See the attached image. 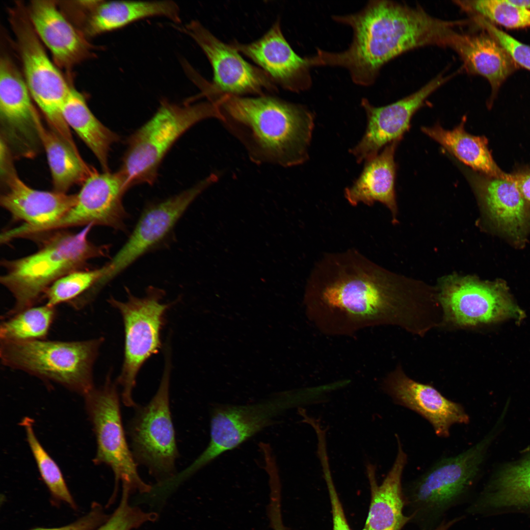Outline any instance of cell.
I'll use <instances>...</instances> for the list:
<instances>
[{
    "instance_id": "1",
    "label": "cell",
    "mask_w": 530,
    "mask_h": 530,
    "mask_svg": "<svg viewBox=\"0 0 530 530\" xmlns=\"http://www.w3.org/2000/svg\"><path fill=\"white\" fill-rule=\"evenodd\" d=\"M304 304L308 319L329 336L392 325L423 337L438 322L431 302L405 294L385 270L353 249L327 254L316 264Z\"/></svg>"
},
{
    "instance_id": "2",
    "label": "cell",
    "mask_w": 530,
    "mask_h": 530,
    "mask_svg": "<svg viewBox=\"0 0 530 530\" xmlns=\"http://www.w3.org/2000/svg\"><path fill=\"white\" fill-rule=\"evenodd\" d=\"M333 19L352 28L351 43L340 52L318 48L308 57L309 65L344 68L353 82L365 86L372 84L381 67L401 53L429 45L442 46L449 29L447 21L421 8L384 0L370 1L358 12Z\"/></svg>"
},
{
    "instance_id": "3",
    "label": "cell",
    "mask_w": 530,
    "mask_h": 530,
    "mask_svg": "<svg viewBox=\"0 0 530 530\" xmlns=\"http://www.w3.org/2000/svg\"><path fill=\"white\" fill-rule=\"evenodd\" d=\"M212 100L218 106L220 121L252 161L291 167L308 159L314 114L306 106L268 94H219Z\"/></svg>"
},
{
    "instance_id": "4",
    "label": "cell",
    "mask_w": 530,
    "mask_h": 530,
    "mask_svg": "<svg viewBox=\"0 0 530 530\" xmlns=\"http://www.w3.org/2000/svg\"><path fill=\"white\" fill-rule=\"evenodd\" d=\"M93 227L88 225L77 233H55L40 241L36 252L1 260L5 272L0 283L14 299L13 307L4 316L36 306L57 280L72 272L88 269L91 259L107 256V245L95 244L89 239Z\"/></svg>"
},
{
    "instance_id": "5",
    "label": "cell",
    "mask_w": 530,
    "mask_h": 530,
    "mask_svg": "<svg viewBox=\"0 0 530 530\" xmlns=\"http://www.w3.org/2000/svg\"><path fill=\"white\" fill-rule=\"evenodd\" d=\"M220 119L217 105L209 101L179 105L162 99L153 116L129 138L119 171L127 189L153 185L162 159L176 140L197 123Z\"/></svg>"
},
{
    "instance_id": "6",
    "label": "cell",
    "mask_w": 530,
    "mask_h": 530,
    "mask_svg": "<svg viewBox=\"0 0 530 530\" xmlns=\"http://www.w3.org/2000/svg\"><path fill=\"white\" fill-rule=\"evenodd\" d=\"M103 338L0 342L3 365L51 381L84 396L95 387L93 371Z\"/></svg>"
},
{
    "instance_id": "7",
    "label": "cell",
    "mask_w": 530,
    "mask_h": 530,
    "mask_svg": "<svg viewBox=\"0 0 530 530\" xmlns=\"http://www.w3.org/2000/svg\"><path fill=\"white\" fill-rule=\"evenodd\" d=\"M493 436L490 433L463 452L441 459L410 485L403 494L411 520L434 523L467 495Z\"/></svg>"
},
{
    "instance_id": "8",
    "label": "cell",
    "mask_w": 530,
    "mask_h": 530,
    "mask_svg": "<svg viewBox=\"0 0 530 530\" xmlns=\"http://www.w3.org/2000/svg\"><path fill=\"white\" fill-rule=\"evenodd\" d=\"M10 13L25 80L31 96L42 111L51 130L74 150H77L70 128L62 113L71 87L47 55L31 25L26 8L22 4H17Z\"/></svg>"
},
{
    "instance_id": "9",
    "label": "cell",
    "mask_w": 530,
    "mask_h": 530,
    "mask_svg": "<svg viewBox=\"0 0 530 530\" xmlns=\"http://www.w3.org/2000/svg\"><path fill=\"white\" fill-rule=\"evenodd\" d=\"M109 375L104 384L94 388L85 395V407L97 441L96 464H105L112 470L115 486L110 500L113 501L119 484L130 495L146 493L152 486L140 477L137 463L127 442L121 419L117 386Z\"/></svg>"
},
{
    "instance_id": "10",
    "label": "cell",
    "mask_w": 530,
    "mask_h": 530,
    "mask_svg": "<svg viewBox=\"0 0 530 530\" xmlns=\"http://www.w3.org/2000/svg\"><path fill=\"white\" fill-rule=\"evenodd\" d=\"M127 292L125 302L113 297L107 301L120 312L124 326V358L117 382L122 389L124 405L135 407L132 393L137 374L145 362L161 347V330L171 304L162 303L164 292L154 287H149L142 297Z\"/></svg>"
},
{
    "instance_id": "11",
    "label": "cell",
    "mask_w": 530,
    "mask_h": 530,
    "mask_svg": "<svg viewBox=\"0 0 530 530\" xmlns=\"http://www.w3.org/2000/svg\"><path fill=\"white\" fill-rule=\"evenodd\" d=\"M170 361L167 357L158 390L146 405L137 407L128 434L133 456L160 483L175 477L178 455L169 403Z\"/></svg>"
},
{
    "instance_id": "12",
    "label": "cell",
    "mask_w": 530,
    "mask_h": 530,
    "mask_svg": "<svg viewBox=\"0 0 530 530\" xmlns=\"http://www.w3.org/2000/svg\"><path fill=\"white\" fill-rule=\"evenodd\" d=\"M442 313L440 326L463 329L514 318L521 320L524 312L500 284L469 278L448 279L437 297Z\"/></svg>"
},
{
    "instance_id": "13",
    "label": "cell",
    "mask_w": 530,
    "mask_h": 530,
    "mask_svg": "<svg viewBox=\"0 0 530 530\" xmlns=\"http://www.w3.org/2000/svg\"><path fill=\"white\" fill-rule=\"evenodd\" d=\"M183 31L198 45L213 71L212 82L204 80L199 88L204 97L216 94L260 96L274 94L277 86L258 66L246 61L230 44L214 36L197 21L193 20Z\"/></svg>"
},
{
    "instance_id": "14",
    "label": "cell",
    "mask_w": 530,
    "mask_h": 530,
    "mask_svg": "<svg viewBox=\"0 0 530 530\" xmlns=\"http://www.w3.org/2000/svg\"><path fill=\"white\" fill-rule=\"evenodd\" d=\"M290 405L286 396L254 404L217 405L212 411L210 439L204 450L182 474L187 477L226 451L271 424Z\"/></svg>"
},
{
    "instance_id": "15",
    "label": "cell",
    "mask_w": 530,
    "mask_h": 530,
    "mask_svg": "<svg viewBox=\"0 0 530 530\" xmlns=\"http://www.w3.org/2000/svg\"><path fill=\"white\" fill-rule=\"evenodd\" d=\"M217 180L218 176L212 174L192 187L147 208L126 243L105 265V273L98 284V288L102 289L160 241L192 202Z\"/></svg>"
},
{
    "instance_id": "16",
    "label": "cell",
    "mask_w": 530,
    "mask_h": 530,
    "mask_svg": "<svg viewBox=\"0 0 530 530\" xmlns=\"http://www.w3.org/2000/svg\"><path fill=\"white\" fill-rule=\"evenodd\" d=\"M127 190L119 171L96 170L82 184L75 205L61 219L43 226L41 231L52 234L89 225L124 230L127 213L122 199Z\"/></svg>"
},
{
    "instance_id": "17",
    "label": "cell",
    "mask_w": 530,
    "mask_h": 530,
    "mask_svg": "<svg viewBox=\"0 0 530 530\" xmlns=\"http://www.w3.org/2000/svg\"><path fill=\"white\" fill-rule=\"evenodd\" d=\"M26 81L8 58L0 61L1 135L13 154L31 158L40 141L37 122L40 117L33 106Z\"/></svg>"
},
{
    "instance_id": "18",
    "label": "cell",
    "mask_w": 530,
    "mask_h": 530,
    "mask_svg": "<svg viewBox=\"0 0 530 530\" xmlns=\"http://www.w3.org/2000/svg\"><path fill=\"white\" fill-rule=\"evenodd\" d=\"M454 75H439L415 93L385 106L376 107L362 99L367 125L361 140L349 151L357 162L373 158L383 146L400 141L409 129L412 116L426 98Z\"/></svg>"
},
{
    "instance_id": "19",
    "label": "cell",
    "mask_w": 530,
    "mask_h": 530,
    "mask_svg": "<svg viewBox=\"0 0 530 530\" xmlns=\"http://www.w3.org/2000/svg\"><path fill=\"white\" fill-rule=\"evenodd\" d=\"M230 44L256 64L276 86L297 93L311 86L307 57H301L292 49L282 31L279 19L259 39L249 43L234 40Z\"/></svg>"
},
{
    "instance_id": "20",
    "label": "cell",
    "mask_w": 530,
    "mask_h": 530,
    "mask_svg": "<svg viewBox=\"0 0 530 530\" xmlns=\"http://www.w3.org/2000/svg\"><path fill=\"white\" fill-rule=\"evenodd\" d=\"M381 388L395 403L427 420L439 437H447L453 424H467L469 421L461 404L447 399L433 386L411 379L400 365L384 378Z\"/></svg>"
},
{
    "instance_id": "21",
    "label": "cell",
    "mask_w": 530,
    "mask_h": 530,
    "mask_svg": "<svg viewBox=\"0 0 530 530\" xmlns=\"http://www.w3.org/2000/svg\"><path fill=\"white\" fill-rule=\"evenodd\" d=\"M3 192L1 206L15 221L34 226L53 223L63 217L75 205L77 194L33 189L26 184L16 172L1 181Z\"/></svg>"
},
{
    "instance_id": "22",
    "label": "cell",
    "mask_w": 530,
    "mask_h": 530,
    "mask_svg": "<svg viewBox=\"0 0 530 530\" xmlns=\"http://www.w3.org/2000/svg\"><path fill=\"white\" fill-rule=\"evenodd\" d=\"M39 38L51 52L55 61L67 68L85 58L90 45L51 0H33L26 8Z\"/></svg>"
},
{
    "instance_id": "23",
    "label": "cell",
    "mask_w": 530,
    "mask_h": 530,
    "mask_svg": "<svg viewBox=\"0 0 530 530\" xmlns=\"http://www.w3.org/2000/svg\"><path fill=\"white\" fill-rule=\"evenodd\" d=\"M449 47L458 54L463 61V68L468 72L487 80L491 88V99L507 78L520 67L507 50L487 31L475 34L456 31Z\"/></svg>"
},
{
    "instance_id": "24",
    "label": "cell",
    "mask_w": 530,
    "mask_h": 530,
    "mask_svg": "<svg viewBox=\"0 0 530 530\" xmlns=\"http://www.w3.org/2000/svg\"><path fill=\"white\" fill-rule=\"evenodd\" d=\"M465 173L473 188L497 226L514 238L522 234L528 217V202L511 174L506 178L475 171Z\"/></svg>"
},
{
    "instance_id": "25",
    "label": "cell",
    "mask_w": 530,
    "mask_h": 530,
    "mask_svg": "<svg viewBox=\"0 0 530 530\" xmlns=\"http://www.w3.org/2000/svg\"><path fill=\"white\" fill-rule=\"evenodd\" d=\"M397 437L398 448L395 460L380 485L377 483L376 466L370 462L366 464L371 501L365 530H401L411 520L403 513L405 501L401 479L407 455Z\"/></svg>"
},
{
    "instance_id": "26",
    "label": "cell",
    "mask_w": 530,
    "mask_h": 530,
    "mask_svg": "<svg viewBox=\"0 0 530 530\" xmlns=\"http://www.w3.org/2000/svg\"><path fill=\"white\" fill-rule=\"evenodd\" d=\"M399 141L388 144L380 154L366 161L359 177L344 190L346 199L353 206L359 203L370 206L377 201L383 204L392 212L393 221L397 213L394 156Z\"/></svg>"
},
{
    "instance_id": "27",
    "label": "cell",
    "mask_w": 530,
    "mask_h": 530,
    "mask_svg": "<svg viewBox=\"0 0 530 530\" xmlns=\"http://www.w3.org/2000/svg\"><path fill=\"white\" fill-rule=\"evenodd\" d=\"M154 17L181 22L179 7L173 1L97 0L88 13L85 31L90 36H95Z\"/></svg>"
},
{
    "instance_id": "28",
    "label": "cell",
    "mask_w": 530,
    "mask_h": 530,
    "mask_svg": "<svg viewBox=\"0 0 530 530\" xmlns=\"http://www.w3.org/2000/svg\"><path fill=\"white\" fill-rule=\"evenodd\" d=\"M465 123L463 119L451 130L445 129L439 124L423 127L421 130L474 171L491 177H509L510 174L503 172L493 159L488 147L487 139L467 132L464 128Z\"/></svg>"
},
{
    "instance_id": "29",
    "label": "cell",
    "mask_w": 530,
    "mask_h": 530,
    "mask_svg": "<svg viewBox=\"0 0 530 530\" xmlns=\"http://www.w3.org/2000/svg\"><path fill=\"white\" fill-rule=\"evenodd\" d=\"M64 119L92 151L103 171H109L108 155L119 136L103 124L89 108L81 94L71 87L62 109Z\"/></svg>"
},
{
    "instance_id": "30",
    "label": "cell",
    "mask_w": 530,
    "mask_h": 530,
    "mask_svg": "<svg viewBox=\"0 0 530 530\" xmlns=\"http://www.w3.org/2000/svg\"><path fill=\"white\" fill-rule=\"evenodd\" d=\"M41 145L46 152L54 191L67 193L73 186L83 184L96 170L51 129L37 122Z\"/></svg>"
},
{
    "instance_id": "31",
    "label": "cell",
    "mask_w": 530,
    "mask_h": 530,
    "mask_svg": "<svg viewBox=\"0 0 530 530\" xmlns=\"http://www.w3.org/2000/svg\"><path fill=\"white\" fill-rule=\"evenodd\" d=\"M530 506V454L502 469L483 495L468 511L484 508Z\"/></svg>"
},
{
    "instance_id": "32",
    "label": "cell",
    "mask_w": 530,
    "mask_h": 530,
    "mask_svg": "<svg viewBox=\"0 0 530 530\" xmlns=\"http://www.w3.org/2000/svg\"><path fill=\"white\" fill-rule=\"evenodd\" d=\"M55 307L34 306L10 316H3L0 342L46 340L56 316Z\"/></svg>"
},
{
    "instance_id": "33",
    "label": "cell",
    "mask_w": 530,
    "mask_h": 530,
    "mask_svg": "<svg viewBox=\"0 0 530 530\" xmlns=\"http://www.w3.org/2000/svg\"><path fill=\"white\" fill-rule=\"evenodd\" d=\"M33 424V420L29 417H25L20 423L25 428L27 441L44 482L53 498L65 503L73 509H77V504L60 468L38 441Z\"/></svg>"
},
{
    "instance_id": "34",
    "label": "cell",
    "mask_w": 530,
    "mask_h": 530,
    "mask_svg": "<svg viewBox=\"0 0 530 530\" xmlns=\"http://www.w3.org/2000/svg\"><path fill=\"white\" fill-rule=\"evenodd\" d=\"M454 2L466 11L507 28L518 29L530 26V9L514 4L509 0H467Z\"/></svg>"
},
{
    "instance_id": "35",
    "label": "cell",
    "mask_w": 530,
    "mask_h": 530,
    "mask_svg": "<svg viewBox=\"0 0 530 530\" xmlns=\"http://www.w3.org/2000/svg\"><path fill=\"white\" fill-rule=\"evenodd\" d=\"M105 265L93 269L79 270L70 273L53 283L46 292V304L55 307L69 304L92 289L103 278Z\"/></svg>"
},
{
    "instance_id": "36",
    "label": "cell",
    "mask_w": 530,
    "mask_h": 530,
    "mask_svg": "<svg viewBox=\"0 0 530 530\" xmlns=\"http://www.w3.org/2000/svg\"><path fill=\"white\" fill-rule=\"evenodd\" d=\"M129 494L122 491L118 506L108 519L94 530H132L143 524L157 520V514L145 512L129 503Z\"/></svg>"
},
{
    "instance_id": "37",
    "label": "cell",
    "mask_w": 530,
    "mask_h": 530,
    "mask_svg": "<svg viewBox=\"0 0 530 530\" xmlns=\"http://www.w3.org/2000/svg\"><path fill=\"white\" fill-rule=\"evenodd\" d=\"M480 26L493 36L509 53L520 66L530 71V46L525 44L482 19Z\"/></svg>"
},
{
    "instance_id": "38",
    "label": "cell",
    "mask_w": 530,
    "mask_h": 530,
    "mask_svg": "<svg viewBox=\"0 0 530 530\" xmlns=\"http://www.w3.org/2000/svg\"><path fill=\"white\" fill-rule=\"evenodd\" d=\"M109 516L105 512L100 504L93 503L86 514L71 523L60 527L36 528L30 530H94L104 523Z\"/></svg>"
},
{
    "instance_id": "39",
    "label": "cell",
    "mask_w": 530,
    "mask_h": 530,
    "mask_svg": "<svg viewBox=\"0 0 530 530\" xmlns=\"http://www.w3.org/2000/svg\"><path fill=\"white\" fill-rule=\"evenodd\" d=\"M321 465L331 502L333 530H351L347 523L332 479L329 461L323 460L321 462Z\"/></svg>"
},
{
    "instance_id": "40",
    "label": "cell",
    "mask_w": 530,
    "mask_h": 530,
    "mask_svg": "<svg viewBox=\"0 0 530 530\" xmlns=\"http://www.w3.org/2000/svg\"><path fill=\"white\" fill-rule=\"evenodd\" d=\"M511 174L523 197L530 203V169H520Z\"/></svg>"
},
{
    "instance_id": "41",
    "label": "cell",
    "mask_w": 530,
    "mask_h": 530,
    "mask_svg": "<svg viewBox=\"0 0 530 530\" xmlns=\"http://www.w3.org/2000/svg\"><path fill=\"white\" fill-rule=\"evenodd\" d=\"M461 518H455L447 522L440 523L435 528L431 530H449L453 525L460 520Z\"/></svg>"
},
{
    "instance_id": "42",
    "label": "cell",
    "mask_w": 530,
    "mask_h": 530,
    "mask_svg": "<svg viewBox=\"0 0 530 530\" xmlns=\"http://www.w3.org/2000/svg\"><path fill=\"white\" fill-rule=\"evenodd\" d=\"M509 1L517 5L524 7L526 8L530 9V0H509Z\"/></svg>"
}]
</instances>
